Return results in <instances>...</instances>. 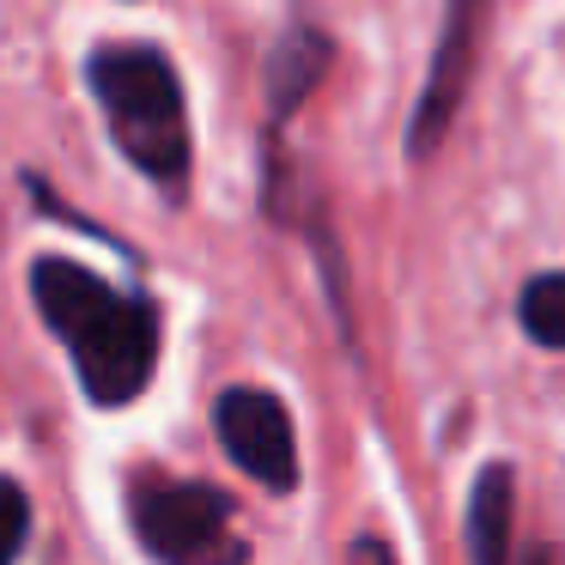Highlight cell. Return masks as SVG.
<instances>
[{"instance_id":"1","label":"cell","mask_w":565,"mask_h":565,"mask_svg":"<svg viewBox=\"0 0 565 565\" xmlns=\"http://www.w3.org/2000/svg\"><path fill=\"white\" fill-rule=\"evenodd\" d=\"M31 298L43 322L74 347L79 390L98 407H128L159 365V310L135 292H116L92 268L67 256H43L31 268Z\"/></svg>"},{"instance_id":"2","label":"cell","mask_w":565,"mask_h":565,"mask_svg":"<svg viewBox=\"0 0 565 565\" xmlns=\"http://www.w3.org/2000/svg\"><path fill=\"white\" fill-rule=\"evenodd\" d=\"M104 116H110L116 147L147 171L152 183H183L189 171V116H183V86L177 67L147 43H104L86 67Z\"/></svg>"},{"instance_id":"3","label":"cell","mask_w":565,"mask_h":565,"mask_svg":"<svg viewBox=\"0 0 565 565\" xmlns=\"http://www.w3.org/2000/svg\"><path fill=\"white\" fill-rule=\"evenodd\" d=\"M140 547L159 565H201L207 553H220L225 529H232V499L207 480H135V499H128Z\"/></svg>"},{"instance_id":"4","label":"cell","mask_w":565,"mask_h":565,"mask_svg":"<svg viewBox=\"0 0 565 565\" xmlns=\"http://www.w3.org/2000/svg\"><path fill=\"white\" fill-rule=\"evenodd\" d=\"M220 444L249 480H262L268 492H292L298 487V431L280 395L268 390H225L213 407Z\"/></svg>"},{"instance_id":"5","label":"cell","mask_w":565,"mask_h":565,"mask_svg":"<svg viewBox=\"0 0 565 565\" xmlns=\"http://www.w3.org/2000/svg\"><path fill=\"white\" fill-rule=\"evenodd\" d=\"M480 7H487V0H450V7H444V38H438V55H431L426 92H419L414 128H407V152H414V159H431V152L444 147V135H450L456 110H462V92H468V79H475Z\"/></svg>"},{"instance_id":"6","label":"cell","mask_w":565,"mask_h":565,"mask_svg":"<svg viewBox=\"0 0 565 565\" xmlns=\"http://www.w3.org/2000/svg\"><path fill=\"white\" fill-rule=\"evenodd\" d=\"M511 523H516V475L504 462H487L468 492V559L475 565H511Z\"/></svg>"},{"instance_id":"7","label":"cell","mask_w":565,"mask_h":565,"mask_svg":"<svg viewBox=\"0 0 565 565\" xmlns=\"http://www.w3.org/2000/svg\"><path fill=\"white\" fill-rule=\"evenodd\" d=\"M329 38L322 31H310V25H298V31H286L280 43H274V55H268V110L274 116H292L298 104L317 92V79L329 74Z\"/></svg>"},{"instance_id":"8","label":"cell","mask_w":565,"mask_h":565,"mask_svg":"<svg viewBox=\"0 0 565 565\" xmlns=\"http://www.w3.org/2000/svg\"><path fill=\"white\" fill-rule=\"evenodd\" d=\"M523 329L529 341L553 347V353H565V274H541V280L523 286Z\"/></svg>"},{"instance_id":"9","label":"cell","mask_w":565,"mask_h":565,"mask_svg":"<svg viewBox=\"0 0 565 565\" xmlns=\"http://www.w3.org/2000/svg\"><path fill=\"white\" fill-rule=\"evenodd\" d=\"M31 535V504H25V487L19 480H0V565H13L19 547Z\"/></svg>"},{"instance_id":"10","label":"cell","mask_w":565,"mask_h":565,"mask_svg":"<svg viewBox=\"0 0 565 565\" xmlns=\"http://www.w3.org/2000/svg\"><path fill=\"white\" fill-rule=\"evenodd\" d=\"M347 565H402V559H395V547H390V541L359 535L353 547H347Z\"/></svg>"},{"instance_id":"11","label":"cell","mask_w":565,"mask_h":565,"mask_svg":"<svg viewBox=\"0 0 565 565\" xmlns=\"http://www.w3.org/2000/svg\"><path fill=\"white\" fill-rule=\"evenodd\" d=\"M201 565H249V547H244V541H225V547H220V553H207Z\"/></svg>"}]
</instances>
